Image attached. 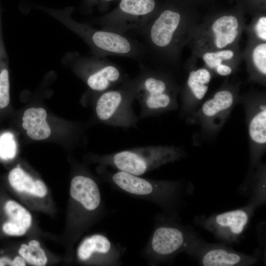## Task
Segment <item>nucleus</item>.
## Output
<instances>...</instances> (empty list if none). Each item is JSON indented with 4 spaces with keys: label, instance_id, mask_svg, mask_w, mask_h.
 I'll return each mask as SVG.
<instances>
[{
    "label": "nucleus",
    "instance_id": "obj_1",
    "mask_svg": "<svg viewBox=\"0 0 266 266\" xmlns=\"http://www.w3.org/2000/svg\"><path fill=\"white\" fill-rule=\"evenodd\" d=\"M185 156V151L178 146L151 145L105 154L100 157V161L118 170L140 176L168 163L179 161Z\"/></svg>",
    "mask_w": 266,
    "mask_h": 266
},
{
    "label": "nucleus",
    "instance_id": "obj_2",
    "mask_svg": "<svg viewBox=\"0 0 266 266\" xmlns=\"http://www.w3.org/2000/svg\"><path fill=\"white\" fill-rule=\"evenodd\" d=\"M135 100L139 103L141 118L156 116L177 109L175 93L170 83L146 66H140L138 74L128 79Z\"/></svg>",
    "mask_w": 266,
    "mask_h": 266
},
{
    "label": "nucleus",
    "instance_id": "obj_3",
    "mask_svg": "<svg viewBox=\"0 0 266 266\" xmlns=\"http://www.w3.org/2000/svg\"><path fill=\"white\" fill-rule=\"evenodd\" d=\"M128 79L115 88L97 94L95 112L104 125L125 129L136 127L139 117L133 108L135 98Z\"/></svg>",
    "mask_w": 266,
    "mask_h": 266
},
{
    "label": "nucleus",
    "instance_id": "obj_4",
    "mask_svg": "<svg viewBox=\"0 0 266 266\" xmlns=\"http://www.w3.org/2000/svg\"><path fill=\"white\" fill-rule=\"evenodd\" d=\"M258 207L255 203L249 202L237 209L208 216H196L194 222L212 233L219 241L233 245L239 240Z\"/></svg>",
    "mask_w": 266,
    "mask_h": 266
},
{
    "label": "nucleus",
    "instance_id": "obj_5",
    "mask_svg": "<svg viewBox=\"0 0 266 266\" xmlns=\"http://www.w3.org/2000/svg\"><path fill=\"white\" fill-rule=\"evenodd\" d=\"M155 6L154 0H121L118 10L98 22L103 29L117 33H138L151 20Z\"/></svg>",
    "mask_w": 266,
    "mask_h": 266
},
{
    "label": "nucleus",
    "instance_id": "obj_6",
    "mask_svg": "<svg viewBox=\"0 0 266 266\" xmlns=\"http://www.w3.org/2000/svg\"><path fill=\"white\" fill-rule=\"evenodd\" d=\"M237 101L233 91L228 89L218 91L191 114L190 121L199 124L205 135H215L229 119Z\"/></svg>",
    "mask_w": 266,
    "mask_h": 266
},
{
    "label": "nucleus",
    "instance_id": "obj_7",
    "mask_svg": "<svg viewBox=\"0 0 266 266\" xmlns=\"http://www.w3.org/2000/svg\"><path fill=\"white\" fill-rule=\"evenodd\" d=\"M201 239L189 227L166 224L158 227L154 232L150 248L154 256L160 259L181 252L190 255Z\"/></svg>",
    "mask_w": 266,
    "mask_h": 266
},
{
    "label": "nucleus",
    "instance_id": "obj_8",
    "mask_svg": "<svg viewBox=\"0 0 266 266\" xmlns=\"http://www.w3.org/2000/svg\"><path fill=\"white\" fill-rule=\"evenodd\" d=\"M122 190L134 195L154 197L160 202H170L181 195V185L176 181H155L118 170L111 176Z\"/></svg>",
    "mask_w": 266,
    "mask_h": 266
},
{
    "label": "nucleus",
    "instance_id": "obj_9",
    "mask_svg": "<svg viewBox=\"0 0 266 266\" xmlns=\"http://www.w3.org/2000/svg\"><path fill=\"white\" fill-rule=\"evenodd\" d=\"M242 103L247 126L250 166L253 170L260 164L266 151V102L264 98H258L243 100Z\"/></svg>",
    "mask_w": 266,
    "mask_h": 266
},
{
    "label": "nucleus",
    "instance_id": "obj_10",
    "mask_svg": "<svg viewBox=\"0 0 266 266\" xmlns=\"http://www.w3.org/2000/svg\"><path fill=\"white\" fill-rule=\"evenodd\" d=\"M78 61L87 85L97 94L115 88L128 78L119 66L105 58L97 57Z\"/></svg>",
    "mask_w": 266,
    "mask_h": 266
},
{
    "label": "nucleus",
    "instance_id": "obj_11",
    "mask_svg": "<svg viewBox=\"0 0 266 266\" xmlns=\"http://www.w3.org/2000/svg\"><path fill=\"white\" fill-rule=\"evenodd\" d=\"M203 266H248L256 263V255L236 251L222 244H209L200 239L189 255Z\"/></svg>",
    "mask_w": 266,
    "mask_h": 266
},
{
    "label": "nucleus",
    "instance_id": "obj_12",
    "mask_svg": "<svg viewBox=\"0 0 266 266\" xmlns=\"http://www.w3.org/2000/svg\"><path fill=\"white\" fill-rule=\"evenodd\" d=\"M180 22V14L169 9L164 10L155 19L151 20L138 32L145 44L148 45L145 47L148 46L161 50L170 47Z\"/></svg>",
    "mask_w": 266,
    "mask_h": 266
},
{
    "label": "nucleus",
    "instance_id": "obj_13",
    "mask_svg": "<svg viewBox=\"0 0 266 266\" xmlns=\"http://www.w3.org/2000/svg\"><path fill=\"white\" fill-rule=\"evenodd\" d=\"M211 74L206 69L200 68L190 72L187 80V86L190 95L184 100L181 107L183 114H192L200 105L208 88Z\"/></svg>",
    "mask_w": 266,
    "mask_h": 266
},
{
    "label": "nucleus",
    "instance_id": "obj_14",
    "mask_svg": "<svg viewBox=\"0 0 266 266\" xmlns=\"http://www.w3.org/2000/svg\"><path fill=\"white\" fill-rule=\"evenodd\" d=\"M70 194L72 198L89 211L96 209L100 205L101 196L97 184L91 178L77 175L71 180Z\"/></svg>",
    "mask_w": 266,
    "mask_h": 266
},
{
    "label": "nucleus",
    "instance_id": "obj_15",
    "mask_svg": "<svg viewBox=\"0 0 266 266\" xmlns=\"http://www.w3.org/2000/svg\"><path fill=\"white\" fill-rule=\"evenodd\" d=\"M4 210L10 220L3 225V232L12 236L24 234L31 226L32 217L30 213L14 200L5 203Z\"/></svg>",
    "mask_w": 266,
    "mask_h": 266
},
{
    "label": "nucleus",
    "instance_id": "obj_16",
    "mask_svg": "<svg viewBox=\"0 0 266 266\" xmlns=\"http://www.w3.org/2000/svg\"><path fill=\"white\" fill-rule=\"evenodd\" d=\"M46 112L43 108H30L25 110L22 127L30 138L43 140L49 136L51 129L46 120Z\"/></svg>",
    "mask_w": 266,
    "mask_h": 266
},
{
    "label": "nucleus",
    "instance_id": "obj_17",
    "mask_svg": "<svg viewBox=\"0 0 266 266\" xmlns=\"http://www.w3.org/2000/svg\"><path fill=\"white\" fill-rule=\"evenodd\" d=\"M238 21L233 16H224L217 19L212 25L215 35V44L222 48L232 43L237 33Z\"/></svg>",
    "mask_w": 266,
    "mask_h": 266
},
{
    "label": "nucleus",
    "instance_id": "obj_18",
    "mask_svg": "<svg viewBox=\"0 0 266 266\" xmlns=\"http://www.w3.org/2000/svg\"><path fill=\"white\" fill-rule=\"evenodd\" d=\"M111 250V243L105 236L96 234L84 239L79 246L77 254L82 261L90 259L94 254L105 256Z\"/></svg>",
    "mask_w": 266,
    "mask_h": 266
},
{
    "label": "nucleus",
    "instance_id": "obj_19",
    "mask_svg": "<svg viewBox=\"0 0 266 266\" xmlns=\"http://www.w3.org/2000/svg\"><path fill=\"white\" fill-rule=\"evenodd\" d=\"M8 180L10 185L17 191L34 195L36 180L33 178L19 166L13 168L9 172Z\"/></svg>",
    "mask_w": 266,
    "mask_h": 266
},
{
    "label": "nucleus",
    "instance_id": "obj_20",
    "mask_svg": "<svg viewBox=\"0 0 266 266\" xmlns=\"http://www.w3.org/2000/svg\"><path fill=\"white\" fill-rule=\"evenodd\" d=\"M18 252L26 262L32 265L44 266L47 264L45 253L36 240L30 241L28 244H22Z\"/></svg>",
    "mask_w": 266,
    "mask_h": 266
},
{
    "label": "nucleus",
    "instance_id": "obj_21",
    "mask_svg": "<svg viewBox=\"0 0 266 266\" xmlns=\"http://www.w3.org/2000/svg\"><path fill=\"white\" fill-rule=\"evenodd\" d=\"M17 152V145L14 135L5 133L0 135V158L7 160L14 158Z\"/></svg>",
    "mask_w": 266,
    "mask_h": 266
},
{
    "label": "nucleus",
    "instance_id": "obj_22",
    "mask_svg": "<svg viewBox=\"0 0 266 266\" xmlns=\"http://www.w3.org/2000/svg\"><path fill=\"white\" fill-rule=\"evenodd\" d=\"M233 56V52L231 50H223L215 53H206L203 58L206 64L210 67L216 68L221 65L224 60H228Z\"/></svg>",
    "mask_w": 266,
    "mask_h": 266
},
{
    "label": "nucleus",
    "instance_id": "obj_23",
    "mask_svg": "<svg viewBox=\"0 0 266 266\" xmlns=\"http://www.w3.org/2000/svg\"><path fill=\"white\" fill-rule=\"evenodd\" d=\"M9 102L8 72L4 69L0 72V108L6 107Z\"/></svg>",
    "mask_w": 266,
    "mask_h": 266
},
{
    "label": "nucleus",
    "instance_id": "obj_24",
    "mask_svg": "<svg viewBox=\"0 0 266 266\" xmlns=\"http://www.w3.org/2000/svg\"><path fill=\"white\" fill-rule=\"evenodd\" d=\"M253 59L257 69L260 73L266 74V44L258 45L254 50Z\"/></svg>",
    "mask_w": 266,
    "mask_h": 266
},
{
    "label": "nucleus",
    "instance_id": "obj_25",
    "mask_svg": "<svg viewBox=\"0 0 266 266\" xmlns=\"http://www.w3.org/2000/svg\"><path fill=\"white\" fill-rule=\"evenodd\" d=\"M256 31L258 36L263 40H266V17H262L257 22Z\"/></svg>",
    "mask_w": 266,
    "mask_h": 266
},
{
    "label": "nucleus",
    "instance_id": "obj_26",
    "mask_svg": "<svg viewBox=\"0 0 266 266\" xmlns=\"http://www.w3.org/2000/svg\"><path fill=\"white\" fill-rule=\"evenodd\" d=\"M47 189L44 183L40 180H36V185L34 195L38 197H43L47 194Z\"/></svg>",
    "mask_w": 266,
    "mask_h": 266
},
{
    "label": "nucleus",
    "instance_id": "obj_27",
    "mask_svg": "<svg viewBox=\"0 0 266 266\" xmlns=\"http://www.w3.org/2000/svg\"><path fill=\"white\" fill-rule=\"evenodd\" d=\"M216 69L217 73L223 76L228 75L230 74L232 71V69L230 66L222 64L219 65Z\"/></svg>",
    "mask_w": 266,
    "mask_h": 266
},
{
    "label": "nucleus",
    "instance_id": "obj_28",
    "mask_svg": "<svg viewBox=\"0 0 266 266\" xmlns=\"http://www.w3.org/2000/svg\"><path fill=\"white\" fill-rule=\"evenodd\" d=\"M26 261L22 257H16L11 262V266H26Z\"/></svg>",
    "mask_w": 266,
    "mask_h": 266
},
{
    "label": "nucleus",
    "instance_id": "obj_29",
    "mask_svg": "<svg viewBox=\"0 0 266 266\" xmlns=\"http://www.w3.org/2000/svg\"><path fill=\"white\" fill-rule=\"evenodd\" d=\"M12 261L7 257L0 258V266H11Z\"/></svg>",
    "mask_w": 266,
    "mask_h": 266
},
{
    "label": "nucleus",
    "instance_id": "obj_30",
    "mask_svg": "<svg viewBox=\"0 0 266 266\" xmlns=\"http://www.w3.org/2000/svg\"><path fill=\"white\" fill-rule=\"evenodd\" d=\"M105 1H110V0H105Z\"/></svg>",
    "mask_w": 266,
    "mask_h": 266
}]
</instances>
